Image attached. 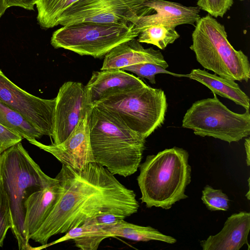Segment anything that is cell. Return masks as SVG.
Masks as SVG:
<instances>
[{
    "mask_svg": "<svg viewBox=\"0 0 250 250\" xmlns=\"http://www.w3.org/2000/svg\"><path fill=\"white\" fill-rule=\"evenodd\" d=\"M114 175L95 162L80 169L62 164L55 177L61 194L30 239L44 246L52 236L65 233L99 214L111 213L126 218L136 213L139 205L135 193Z\"/></svg>",
    "mask_w": 250,
    "mask_h": 250,
    "instance_id": "1",
    "label": "cell"
},
{
    "mask_svg": "<svg viewBox=\"0 0 250 250\" xmlns=\"http://www.w3.org/2000/svg\"><path fill=\"white\" fill-rule=\"evenodd\" d=\"M87 118L94 162L113 175L126 177L135 173L143 158L146 139L99 105H91Z\"/></svg>",
    "mask_w": 250,
    "mask_h": 250,
    "instance_id": "2",
    "label": "cell"
},
{
    "mask_svg": "<svg viewBox=\"0 0 250 250\" xmlns=\"http://www.w3.org/2000/svg\"><path fill=\"white\" fill-rule=\"evenodd\" d=\"M188 157L187 150L176 146L148 155L137 178L142 203L148 208L168 209L187 198L185 190L191 177Z\"/></svg>",
    "mask_w": 250,
    "mask_h": 250,
    "instance_id": "3",
    "label": "cell"
},
{
    "mask_svg": "<svg viewBox=\"0 0 250 250\" xmlns=\"http://www.w3.org/2000/svg\"><path fill=\"white\" fill-rule=\"evenodd\" d=\"M0 180L9 200L13 220L11 230L19 249H31L24 227L25 202L31 194L57 180L43 172L21 142L0 155Z\"/></svg>",
    "mask_w": 250,
    "mask_h": 250,
    "instance_id": "4",
    "label": "cell"
},
{
    "mask_svg": "<svg viewBox=\"0 0 250 250\" xmlns=\"http://www.w3.org/2000/svg\"><path fill=\"white\" fill-rule=\"evenodd\" d=\"M190 46L197 62L219 76L247 82L250 64L241 50H236L228 40L224 25L209 14L201 17L192 33Z\"/></svg>",
    "mask_w": 250,
    "mask_h": 250,
    "instance_id": "5",
    "label": "cell"
},
{
    "mask_svg": "<svg viewBox=\"0 0 250 250\" xmlns=\"http://www.w3.org/2000/svg\"><path fill=\"white\" fill-rule=\"evenodd\" d=\"M94 105L145 139L163 125L167 107L164 91L147 85L113 94Z\"/></svg>",
    "mask_w": 250,
    "mask_h": 250,
    "instance_id": "6",
    "label": "cell"
},
{
    "mask_svg": "<svg viewBox=\"0 0 250 250\" xmlns=\"http://www.w3.org/2000/svg\"><path fill=\"white\" fill-rule=\"evenodd\" d=\"M139 34L131 22H81L56 30L52 35L51 44L55 48L101 58L115 46L136 38Z\"/></svg>",
    "mask_w": 250,
    "mask_h": 250,
    "instance_id": "7",
    "label": "cell"
},
{
    "mask_svg": "<svg viewBox=\"0 0 250 250\" xmlns=\"http://www.w3.org/2000/svg\"><path fill=\"white\" fill-rule=\"evenodd\" d=\"M214 95L212 98L194 102L185 113L182 126L192 129L196 135L212 137L229 144L248 136L249 110L241 114L234 112Z\"/></svg>",
    "mask_w": 250,
    "mask_h": 250,
    "instance_id": "8",
    "label": "cell"
},
{
    "mask_svg": "<svg viewBox=\"0 0 250 250\" xmlns=\"http://www.w3.org/2000/svg\"><path fill=\"white\" fill-rule=\"evenodd\" d=\"M147 0H79L60 16L58 25L81 22L127 23L145 13Z\"/></svg>",
    "mask_w": 250,
    "mask_h": 250,
    "instance_id": "9",
    "label": "cell"
},
{
    "mask_svg": "<svg viewBox=\"0 0 250 250\" xmlns=\"http://www.w3.org/2000/svg\"><path fill=\"white\" fill-rule=\"evenodd\" d=\"M0 101L20 113L43 135L53 133L55 98L44 99L21 89L0 69Z\"/></svg>",
    "mask_w": 250,
    "mask_h": 250,
    "instance_id": "10",
    "label": "cell"
},
{
    "mask_svg": "<svg viewBox=\"0 0 250 250\" xmlns=\"http://www.w3.org/2000/svg\"><path fill=\"white\" fill-rule=\"evenodd\" d=\"M53 144L59 145L69 136L80 119L88 112L84 86L80 82L68 81L60 88L55 98Z\"/></svg>",
    "mask_w": 250,
    "mask_h": 250,
    "instance_id": "11",
    "label": "cell"
},
{
    "mask_svg": "<svg viewBox=\"0 0 250 250\" xmlns=\"http://www.w3.org/2000/svg\"><path fill=\"white\" fill-rule=\"evenodd\" d=\"M88 112L80 119L66 139L59 145L52 143L47 145L35 139L27 140L51 154L62 164L73 168L82 169L88 164L94 162L90 140Z\"/></svg>",
    "mask_w": 250,
    "mask_h": 250,
    "instance_id": "12",
    "label": "cell"
},
{
    "mask_svg": "<svg viewBox=\"0 0 250 250\" xmlns=\"http://www.w3.org/2000/svg\"><path fill=\"white\" fill-rule=\"evenodd\" d=\"M144 6L147 13L151 10L155 13L139 15L131 21L139 33L153 25H162L175 28L182 24H194L201 18L198 6H186L166 0H147Z\"/></svg>",
    "mask_w": 250,
    "mask_h": 250,
    "instance_id": "13",
    "label": "cell"
},
{
    "mask_svg": "<svg viewBox=\"0 0 250 250\" xmlns=\"http://www.w3.org/2000/svg\"><path fill=\"white\" fill-rule=\"evenodd\" d=\"M146 85L132 74L112 69L93 71L84 88L88 103L92 105L113 94Z\"/></svg>",
    "mask_w": 250,
    "mask_h": 250,
    "instance_id": "14",
    "label": "cell"
},
{
    "mask_svg": "<svg viewBox=\"0 0 250 250\" xmlns=\"http://www.w3.org/2000/svg\"><path fill=\"white\" fill-rule=\"evenodd\" d=\"M143 62H151L165 69L168 64L160 50L145 48L136 38L114 47L105 56L101 70L121 69L124 67Z\"/></svg>",
    "mask_w": 250,
    "mask_h": 250,
    "instance_id": "15",
    "label": "cell"
},
{
    "mask_svg": "<svg viewBox=\"0 0 250 250\" xmlns=\"http://www.w3.org/2000/svg\"><path fill=\"white\" fill-rule=\"evenodd\" d=\"M250 213L241 211L229 217L221 230L200 242L203 250H239L244 245L249 248Z\"/></svg>",
    "mask_w": 250,
    "mask_h": 250,
    "instance_id": "16",
    "label": "cell"
},
{
    "mask_svg": "<svg viewBox=\"0 0 250 250\" xmlns=\"http://www.w3.org/2000/svg\"><path fill=\"white\" fill-rule=\"evenodd\" d=\"M61 192L57 180L54 184L33 193L26 199L24 227L29 241L48 216Z\"/></svg>",
    "mask_w": 250,
    "mask_h": 250,
    "instance_id": "17",
    "label": "cell"
},
{
    "mask_svg": "<svg viewBox=\"0 0 250 250\" xmlns=\"http://www.w3.org/2000/svg\"><path fill=\"white\" fill-rule=\"evenodd\" d=\"M204 84L215 94L232 101L243 106L246 110L250 109V98L241 89L234 81L212 74L205 70L193 69L190 73L184 75Z\"/></svg>",
    "mask_w": 250,
    "mask_h": 250,
    "instance_id": "18",
    "label": "cell"
},
{
    "mask_svg": "<svg viewBox=\"0 0 250 250\" xmlns=\"http://www.w3.org/2000/svg\"><path fill=\"white\" fill-rule=\"evenodd\" d=\"M104 230L109 237H121L142 242L155 240L170 244H174L177 241L174 237L165 235L151 227L139 226L127 222L124 219Z\"/></svg>",
    "mask_w": 250,
    "mask_h": 250,
    "instance_id": "19",
    "label": "cell"
},
{
    "mask_svg": "<svg viewBox=\"0 0 250 250\" xmlns=\"http://www.w3.org/2000/svg\"><path fill=\"white\" fill-rule=\"evenodd\" d=\"M0 124L26 140L40 139L41 132L20 113L0 101Z\"/></svg>",
    "mask_w": 250,
    "mask_h": 250,
    "instance_id": "20",
    "label": "cell"
},
{
    "mask_svg": "<svg viewBox=\"0 0 250 250\" xmlns=\"http://www.w3.org/2000/svg\"><path fill=\"white\" fill-rule=\"evenodd\" d=\"M79 0H38L36 3L37 19L42 28L49 29L58 25L62 14Z\"/></svg>",
    "mask_w": 250,
    "mask_h": 250,
    "instance_id": "21",
    "label": "cell"
},
{
    "mask_svg": "<svg viewBox=\"0 0 250 250\" xmlns=\"http://www.w3.org/2000/svg\"><path fill=\"white\" fill-rule=\"evenodd\" d=\"M137 41L140 43L151 44L163 50L180 37L175 28L162 25H153L143 30Z\"/></svg>",
    "mask_w": 250,
    "mask_h": 250,
    "instance_id": "22",
    "label": "cell"
},
{
    "mask_svg": "<svg viewBox=\"0 0 250 250\" xmlns=\"http://www.w3.org/2000/svg\"><path fill=\"white\" fill-rule=\"evenodd\" d=\"M89 227L80 237L74 239L75 245L82 250H96L103 240L109 238L105 231L90 219L85 220Z\"/></svg>",
    "mask_w": 250,
    "mask_h": 250,
    "instance_id": "23",
    "label": "cell"
},
{
    "mask_svg": "<svg viewBox=\"0 0 250 250\" xmlns=\"http://www.w3.org/2000/svg\"><path fill=\"white\" fill-rule=\"evenodd\" d=\"M201 200L210 211H227L229 208V199L221 189L206 185L202 190Z\"/></svg>",
    "mask_w": 250,
    "mask_h": 250,
    "instance_id": "24",
    "label": "cell"
},
{
    "mask_svg": "<svg viewBox=\"0 0 250 250\" xmlns=\"http://www.w3.org/2000/svg\"><path fill=\"white\" fill-rule=\"evenodd\" d=\"M121 70L130 71L135 73L139 77L146 78L152 84L156 83L155 75L157 74H168L175 76L184 77V75L174 74L167 70L161 65L151 62H143L129 65Z\"/></svg>",
    "mask_w": 250,
    "mask_h": 250,
    "instance_id": "25",
    "label": "cell"
},
{
    "mask_svg": "<svg viewBox=\"0 0 250 250\" xmlns=\"http://www.w3.org/2000/svg\"><path fill=\"white\" fill-rule=\"evenodd\" d=\"M13 227L9 200L0 180V248L3 244L8 230Z\"/></svg>",
    "mask_w": 250,
    "mask_h": 250,
    "instance_id": "26",
    "label": "cell"
},
{
    "mask_svg": "<svg viewBox=\"0 0 250 250\" xmlns=\"http://www.w3.org/2000/svg\"><path fill=\"white\" fill-rule=\"evenodd\" d=\"M233 0H198L197 6L211 16L222 18L231 8Z\"/></svg>",
    "mask_w": 250,
    "mask_h": 250,
    "instance_id": "27",
    "label": "cell"
},
{
    "mask_svg": "<svg viewBox=\"0 0 250 250\" xmlns=\"http://www.w3.org/2000/svg\"><path fill=\"white\" fill-rule=\"evenodd\" d=\"M23 138L0 124V155Z\"/></svg>",
    "mask_w": 250,
    "mask_h": 250,
    "instance_id": "28",
    "label": "cell"
},
{
    "mask_svg": "<svg viewBox=\"0 0 250 250\" xmlns=\"http://www.w3.org/2000/svg\"><path fill=\"white\" fill-rule=\"evenodd\" d=\"M125 218L124 216L114 213H103L88 219L104 229L117 224Z\"/></svg>",
    "mask_w": 250,
    "mask_h": 250,
    "instance_id": "29",
    "label": "cell"
},
{
    "mask_svg": "<svg viewBox=\"0 0 250 250\" xmlns=\"http://www.w3.org/2000/svg\"><path fill=\"white\" fill-rule=\"evenodd\" d=\"M38 0H4V5L8 8L18 6L28 10H34V5Z\"/></svg>",
    "mask_w": 250,
    "mask_h": 250,
    "instance_id": "30",
    "label": "cell"
},
{
    "mask_svg": "<svg viewBox=\"0 0 250 250\" xmlns=\"http://www.w3.org/2000/svg\"><path fill=\"white\" fill-rule=\"evenodd\" d=\"M246 153V163L248 166L250 165V138L245 139L244 143Z\"/></svg>",
    "mask_w": 250,
    "mask_h": 250,
    "instance_id": "31",
    "label": "cell"
},
{
    "mask_svg": "<svg viewBox=\"0 0 250 250\" xmlns=\"http://www.w3.org/2000/svg\"><path fill=\"white\" fill-rule=\"evenodd\" d=\"M7 9V8L4 5V0H0V18Z\"/></svg>",
    "mask_w": 250,
    "mask_h": 250,
    "instance_id": "32",
    "label": "cell"
},
{
    "mask_svg": "<svg viewBox=\"0 0 250 250\" xmlns=\"http://www.w3.org/2000/svg\"><path fill=\"white\" fill-rule=\"evenodd\" d=\"M240 0V1H243V0Z\"/></svg>",
    "mask_w": 250,
    "mask_h": 250,
    "instance_id": "33",
    "label": "cell"
}]
</instances>
